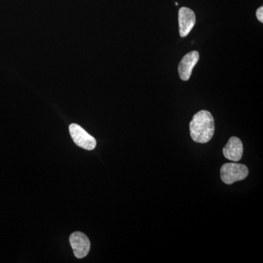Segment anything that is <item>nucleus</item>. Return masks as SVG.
<instances>
[{"label": "nucleus", "mask_w": 263, "mask_h": 263, "mask_svg": "<svg viewBox=\"0 0 263 263\" xmlns=\"http://www.w3.org/2000/svg\"><path fill=\"white\" fill-rule=\"evenodd\" d=\"M220 175L223 182L232 184L245 179L248 176L249 169L245 164L226 163L221 167Z\"/></svg>", "instance_id": "nucleus-2"}, {"label": "nucleus", "mask_w": 263, "mask_h": 263, "mask_svg": "<svg viewBox=\"0 0 263 263\" xmlns=\"http://www.w3.org/2000/svg\"><path fill=\"white\" fill-rule=\"evenodd\" d=\"M69 130H70V134L74 143L78 146L86 150L95 149L97 146L96 140L94 137L91 136L87 132L84 130L81 126L76 124H70Z\"/></svg>", "instance_id": "nucleus-3"}, {"label": "nucleus", "mask_w": 263, "mask_h": 263, "mask_svg": "<svg viewBox=\"0 0 263 263\" xmlns=\"http://www.w3.org/2000/svg\"><path fill=\"white\" fill-rule=\"evenodd\" d=\"M243 153V143L237 137H231L226 146L223 148L224 157L233 162L240 160Z\"/></svg>", "instance_id": "nucleus-7"}, {"label": "nucleus", "mask_w": 263, "mask_h": 263, "mask_svg": "<svg viewBox=\"0 0 263 263\" xmlns=\"http://www.w3.org/2000/svg\"><path fill=\"white\" fill-rule=\"evenodd\" d=\"M199 59H200V54L196 51L190 52L183 57L178 67L181 80L186 81L190 79L193 68L197 65Z\"/></svg>", "instance_id": "nucleus-6"}, {"label": "nucleus", "mask_w": 263, "mask_h": 263, "mask_svg": "<svg viewBox=\"0 0 263 263\" xmlns=\"http://www.w3.org/2000/svg\"><path fill=\"white\" fill-rule=\"evenodd\" d=\"M256 15H257V18L258 19L259 22H260L261 23H263V7H260L257 10V12H256Z\"/></svg>", "instance_id": "nucleus-8"}, {"label": "nucleus", "mask_w": 263, "mask_h": 263, "mask_svg": "<svg viewBox=\"0 0 263 263\" xmlns=\"http://www.w3.org/2000/svg\"><path fill=\"white\" fill-rule=\"evenodd\" d=\"M190 136L194 141L206 143L214 136L215 126L214 119L210 112L202 110L194 115L190 123Z\"/></svg>", "instance_id": "nucleus-1"}, {"label": "nucleus", "mask_w": 263, "mask_h": 263, "mask_svg": "<svg viewBox=\"0 0 263 263\" xmlns=\"http://www.w3.org/2000/svg\"><path fill=\"white\" fill-rule=\"evenodd\" d=\"M196 22V17L193 10L186 7H182L179 10V34L181 37H185L190 34Z\"/></svg>", "instance_id": "nucleus-5"}, {"label": "nucleus", "mask_w": 263, "mask_h": 263, "mask_svg": "<svg viewBox=\"0 0 263 263\" xmlns=\"http://www.w3.org/2000/svg\"><path fill=\"white\" fill-rule=\"evenodd\" d=\"M70 243L77 258L81 259L87 256L90 250L89 238L81 232H75L70 237Z\"/></svg>", "instance_id": "nucleus-4"}]
</instances>
